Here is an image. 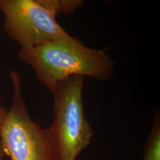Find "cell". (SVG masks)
Segmentation results:
<instances>
[{"label": "cell", "mask_w": 160, "mask_h": 160, "mask_svg": "<svg viewBox=\"0 0 160 160\" xmlns=\"http://www.w3.org/2000/svg\"><path fill=\"white\" fill-rule=\"evenodd\" d=\"M18 57L34 69L38 80L52 94L59 82L71 76L109 80L115 65L104 51L86 46L69 34L34 47L21 48Z\"/></svg>", "instance_id": "1"}, {"label": "cell", "mask_w": 160, "mask_h": 160, "mask_svg": "<svg viewBox=\"0 0 160 160\" xmlns=\"http://www.w3.org/2000/svg\"><path fill=\"white\" fill-rule=\"evenodd\" d=\"M84 77L74 75L61 81L52 94L54 120L48 128L53 160H76L90 144L92 126L84 110Z\"/></svg>", "instance_id": "2"}, {"label": "cell", "mask_w": 160, "mask_h": 160, "mask_svg": "<svg viewBox=\"0 0 160 160\" xmlns=\"http://www.w3.org/2000/svg\"><path fill=\"white\" fill-rule=\"evenodd\" d=\"M13 89L11 108L1 132V144L11 160H53L48 129L32 120L22 95L20 77L10 74Z\"/></svg>", "instance_id": "3"}, {"label": "cell", "mask_w": 160, "mask_h": 160, "mask_svg": "<svg viewBox=\"0 0 160 160\" xmlns=\"http://www.w3.org/2000/svg\"><path fill=\"white\" fill-rule=\"evenodd\" d=\"M0 10L4 17V32L21 48L34 47L68 34L37 0H0Z\"/></svg>", "instance_id": "4"}, {"label": "cell", "mask_w": 160, "mask_h": 160, "mask_svg": "<svg viewBox=\"0 0 160 160\" xmlns=\"http://www.w3.org/2000/svg\"><path fill=\"white\" fill-rule=\"evenodd\" d=\"M143 160H160V115L155 112L152 130L143 149Z\"/></svg>", "instance_id": "5"}, {"label": "cell", "mask_w": 160, "mask_h": 160, "mask_svg": "<svg viewBox=\"0 0 160 160\" xmlns=\"http://www.w3.org/2000/svg\"><path fill=\"white\" fill-rule=\"evenodd\" d=\"M38 2L56 17L59 14H69L83 3L81 0H37Z\"/></svg>", "instance_id": "6"}, {"label": "cell", "mask_w": 160, "mask_h": 160, "mask_svg": "<svg viewBox=\"0 0 160 160\" xmlns=\"http://www.w3.org/2000/svg\"><path fill=\"white\" fill-rule=\"evenodd\" d=\"M8 110L1 104V102L0 100V160H4L6 157L1 144V132L8 114Z\"/></svg>", "instance_id": "7"}]
</instances>
